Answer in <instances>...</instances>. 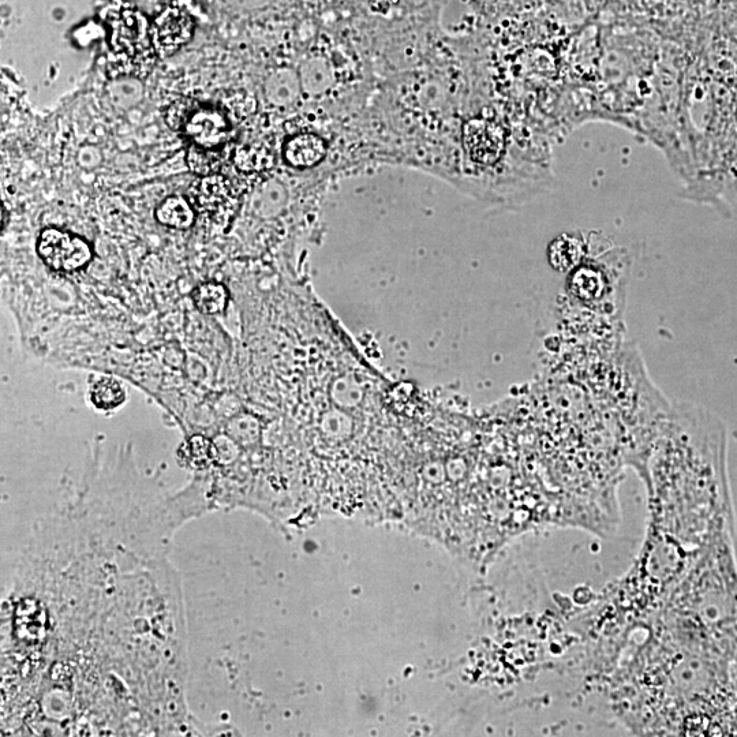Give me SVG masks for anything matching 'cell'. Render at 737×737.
<instances>
[{"instance_id": "6da1fadb", "label": "cell", "mask_w": 737, "mask_h": 737, "mask_svg": "<svg viewBox=\"0 0 737 737\" xmlns=\"http://www.w3.org/2000/svg\"><path fill=\"white\" fill-rule=\"evenodd\" d=\"M37 253L41 260L58 272H77L91 263L92 249L89 243L77 235L58 228L41 231L37 241Z\"/></svg>"}, {"instance_id": "7a4b0ae2", "label": "cell", "mask_w": 737, "mask_h": 737, "mask_svg": "<svg viewBox=\"0 0 737 737\" xmlns=\"http://www.w3.org/2000/svg\"><path fill=\"white\" fill-rule=\"evenodd\" d=\"M177 132L185 134L196 147L218 149L227 141L230 123L223 111L190 100Z\"/></svg>"}, {"instance_id": "3957f363", "label": "cell", "mask_w": 737, "mask_h": 737, "mask_svg": "<svg viewBox=\"0 0 737 737\" xmlns=\"http://www.w3.org/2000/svg\"><path fill=\"white\" fill-rule=\"evenodd\" d=\"M463 144L473 162L492 166L499 162L505 148L501 126L488 119H473L463 129Z\"/></svg>"}, {"instance_id": "277c9868", "label": "cell", "mask_w": 737, "mask_h": 737, "mask_svg": "<svg viewBox=\"0 0 737 737\" xmlns=\"http://www.w3.org/2000/svg\"><path fill=\"white\" fill-rule=\"evenodd\" d=\"M112 47L115 51L136 56L149 48V24L144 14L126 7L110 17Z\"/></svg>"}, {"instance_id": "5b68a950", "label": "cell", "mask_w": 737, "mask_h": 737, "mask_svg": "<svg viewBox=\"0 0 737 737\" xmlns=\"http://www.w3.org/2000/svg\"><path fill=\"white\" fill-rule=\"evenodd\" d=\"M194 35V22L189 14L178 7H167L156 18L152 28V39L156 51L170 56L186 46Z\"/></svg>"}, {"instance_id": "8992f818", "label": "cell", "mask_w": 737, "mask_h": 737, "mask_svg": "<svg viewBox=\"0 0 737 737\" xmlns=\"http://www.w3.org/2000/svg\"><path fill=\"white\" fill-rule=\"evenodd\" d=\"M198 207L216 218L226 216L234 207L235 194L228 179L220 174L202 177L197 186Z\"/></svg>"}, {"instance_id": "52a82bcc", "label": "cell", "mask_w": 737, "mask_h": 737, "mask_svg": "<svg viewBox=\"0 0 737 737\" xmlns=\"http://www.w3.org/2000/svg\"><path fill=\"white\" fill-rule=\"evenodd\" d=\"M327 148L324 140L313 134H301L287 141L284 147L286 162L295 168L317 166L324 159Z\"/></svg>"}, {"instance_id": "ba28073f", "label": "cell", "mask_w": 737, "mask_h": 737, "mask_svg": "<svg viewBox=\"0 0 737 737\" xmlns=\"http://www.w3.org/2000/svg\"><path fill=\"white\" fill-rule=\"evenodd\" d=\"M157 222L175 230H187L194 224V211L189 202L183 197L172 196L166 198L156 209Z\"/></svg>"}, {"instance_id": "9c48e42d", "label": "cell", "mask_w": 737, "mask_h": 737, "mask_svg": "<svg viewBox=\"0 0 737 737\" xmlns=\"http://www.w3.org/2000/svg\"><path fill=\"white\" fill-rule=\"evenodd\" d=\"M193 302L201 313L208 316L223 313L228 302L226 287L215 282L200 284L193 291Z\"/></svg>"}, {"instance_id": "30bf717a", "label": "cell", "mask_w": 737, "mask_h": 737, "mask_svg": "<svg viewBox=\"0 0 737 737\" xmlns=\"http://www.w3.org/2000/svg\"><path fill=\"white\" fill-rule=\"evenodd\" d=\"M91 396L97 409L104 411L117 409L126 399L125 389L117 380L110 377L97 381L93 385Z\"/></svg>"}, {"instance_id": "8fae6325", "label": "cell", "mask_w": 737, "mask_h": 737, "mask_svg": "<svg viewBox=\"0 0 737 737\" xmlns=\"http://www.w3.org/2000/svg\"><path fill=\"white\" fill-rule=\"evenodd\" d=\"M267 95L276 104L291 103L297 97V81L288 71H278L267 82Z\"/></svg>"}, {"instance_id": "7c38bea8", "label": "cell", "mask_w": 737, "mask_h": 737, "mask_svg": "<svg viewBox=\"0 0 737 737\" xmlns=\"http://www.w3.org/2000/svg\"><path fill=\"white\" fill-rule=\"evenodd\" d=\"M220 164V155L216 149H207L192 145L187 152V166L190 171L196 172L201 177L215 174Z\"/></svg>"}, {"instance_id": "4fadbf2b", "label": "cell", "mask_w": 737, "mask_h": 737, "mask_svg": "<svg viewBox=\"0 0 737 737\" xmlns=\"http://www.w3.org/2000/svg\"><path fill=\"white\" fill-rule=\"evenodd\" d=\"M186 458L190 465L204 469L215 460V445L201 436H194L187 441Z\"/></svg>"}, {"instance_id": "5bb4252c", "label": "cell", "mask_w": 737, "mask_h": 737, "mask_svg": "<svg viewBox=\"0 0 737 737\" xmlns=\"http://www.w3.org/2000/svg\"><path fill=\"white\" fill-rule=\"evenodd\" d=\"M269 152L264 148H238L234 155V162L242 171H258L268 166Z\"/></svg>"}, {"instance_id": "9a60e30c", "label": "cell", "mask_w": 737, "mask_h": 737, "mask_svg": "<svg viewBox=\"0 0 737 737\" xmlns=\"http://www.w3.org/2000/svg\"><path fill=\"white\" fill-rule=\"evenodd\" d=\"M551 252L557 263L570 265L582 256V246L576 239L564 237L553 242Z\"/></svg>"}]
</instances>
